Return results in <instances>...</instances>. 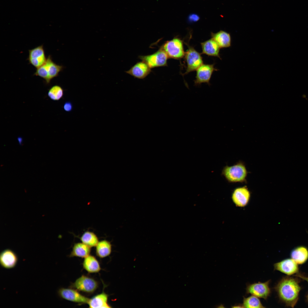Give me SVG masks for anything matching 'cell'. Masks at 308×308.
<instances>
[{"label":"cell","instance_id":"obj_28","mask_svg":"<svg viewBox=\"0 0 308 308\" xmlns=\"http://www.w3.org/2000/svg\"><path fill=\"white\" fill-rule=\"evenodd\" d=\"M189 20L191 22H196L199 19V17L198 15L196 14H191L190 15L189 17Z\"/></svg>","mask_w":308,"mask_h":308},{"label":"cell","instance_id":"obj_7","mask_svg":"<svg viewBox=\"0 0 308 308\" xmlns=\"http://www.w3.org/2000/svg\"><path fill=\"white\" fill-rule=\"evenodd\" d=\"M139 58L146 63L151 68L167 66L169 58L165 51L161 47L154 53L145 56H139Z\"/></svg>","mask_w":308,"mask_h":308},{"label":"cell","instance_id":"obj_15","mask_svg":"<svg viewBox=\"0 0 308 308\" xmlns=\"http://www.w3.org/2000/svg\"><path fill=\"white\" fill-rule=\"evenodd\" d=\"M18 261L16 254L12 250L7 249L3 251L0 254V263L1 266L6 269L15 267Z\"/></svg>","mask_w":308,"mask_h":308},{"label":"cell","instance_id":"obj_26","mask_svg":"<svg viewBox=\"0 0 308 308\" xmlns=\"http://www.w3.org/2000/svg\"><path fill=\"white\" fill-rule=\"evenodd\" d=\"M295 277H297L302 279L303 280L306 281L308 284V275H305L303 273L299 272L298 273L293 275ZM305 301L308 304V291L305 296Z\"/></svg>","mask_w":308,"mask_h":308},{"label":"cell","instance_id":"obj_6","mask_svg":"<svg viewBox=\"0 0 308 308\" xmlns=\"http://www.w3.org/2000/svg\"><path fill=\"white\" fill-rule=\"evenodd\" d=\"M98 287L97 281L91 277L82 275L77 278L70 286L71 288L78 291L87 293L94 292Z\"/></svg>","mask_w":308,"mask_h":308},{"label":"cell","instance_id":"obj_12","mask_svg":"<svg viewBox=\"0 0 308 308\" xmlns=\"http://www.w3.org/2000/svg\"><path fill=\"white\" fill-rule=\"evenodd\" d=\"M47 59L42 45L29 50L28 58L29 63L37 68L43 65Z\"/></svg>","mask_w":308,"mask_h":308},{"label":"cell","instance_id":"obj_11","mask_svg":"<svg viewBox=\"0 0 308 308\" xmlns=\"http://www.w3.org/2000/svg\"><path fill=\"white\" fill-rule=\"evenodd\" d=\"M274 270L288 276H293L299 273V265L291 258H287L274 264Z\"/></svg>","mask_w":308,"mask_h":308},{"label":"cell","instance_id":"obj_25","mask_svg":"<svg viewBox=\"0 0 308 308\" xmlns=\"http://www.w3.org/2000/svg\"><path fill=\"white\" fill-rule=\"evenodd\" d=\"M64 91L63 89L60 86L55 85L50 88L48 92V95L51 100L58 101L63 97Z\"/></svg>","mask_w":308,"mask_h":308},{"label":"cell","instance_id":"obj_18","mask_svg":"<svg viewBox=\"0 0 308 308\" xmlns=\"http://www.w3.org/2000/svg\"><path fill=\"white\" fill-rule=\"evenodd\" d=\"M108 295L103 291L89 299L87 304L90 308H111L108 302Z\"/></svg>","mask_w":308,"mask_h":308},{"label":"cell","instance_id":"obj_22","mask_svg":"<svg viewBox=\"0 0 308 308\" xmlns=\"http://www.w3.org/2000/svg\"><path fill=\"white\" fill-rule=\"evenodd\" d=\"M96 254L100 258H104L111 254L112 245L109 241L104 240L99 241L96 246Z\"/></svg>","mask_w":308,"mask_h":308},{"label":"cell","instance_id":"obj_16","mask_svg":"<svg viewBox=\"0 0 308 308\" xmlns=\"http://www.w3.org/2000/svg\"><path fill=\"white\" fill-rule=\"evenodd\" d=\"M202 53L210 56H215L221 59L220 54V48L216 42L211 38L200 43Z\"/></svg>","mask_w":308,"mask_h":308},{"label":"cell","instance_id":"obj_17","mask_svg":"<svg viewBox=\"0 0 308 308\" xmlns=\"http://www.w3.org/2000/svg\"><path fill=\"white\" fill-rule=\"evenodd\" d=\"M290 256L299 265H303L308 260V249L303 246H297L291 251Z\"/></svg>","mask_w":308,"mask_h":308},{"label":"cell","instance_id":"obj_9","mask_svg":"<svg viewBox=\"0 0 308 308\" xmlns=\"http://www.w3.org/2000/svg\"><path fill=\"white\" fill-rule=\"evenodd\" d=\"M270 280L264 282L248 284L246 288L247 294H250L258 298L267 300L271 293L269 287Z\"/></svg>","mask_w":308,"mask_h":308},{"label":"cell","instance_id":"obj_20","mask_svg":"<svg viewBox=\"0 0 308 308\" xmlns=\"http://www.w3.org/2000/svg\"><path fill=\"white\" fill-rule=\"evenodd\" d=\"M82 266L84 269L89 273H98L101 270L98 261L95 256L90 254L84 258Z\"/></svg>","mask_w":308,"mask_h":308},{"label":"cell","instance_id":"obj_30","mask_svg":"<svg viewBox=\"0 0 308 308\" xmlns=\"http://www.w3.org/2000/svg\"><path fill=\"white\" fill-rule=\"evenodd\" d=\"M17 139L19 141V144L20 145H21L23 141L22 138L21 137H18Z\"/></svg>","mask_w":308,"mask_h":308},{"label":"cell","instance_id":"obj_21","mask_svg":"<svg viewBox=\"0 0 308 308\" xmlns=\"http://www.w3.org/2000/svg\"><path fill=\"white\" fill-rule=\"evenodd\" d=\"M91 248L82 242L76 243L73 247L69 257L84 258L90 254Z\"/></svg>","mask_w":308,"mask_h":308},{"label":"cell","instance_id":"obj_13","mask_svg":"<svg viewBox=\"0 0 308 308\" xmlns=\"http://www.w3.org/2000/svg\"><path fill=\"white\" fill-rule=\"evenodd\" d=\"M250 196V191L246 186L235 189L232 193L233 201L237 206L243 207L248 202Z\"/></svg>","mask_w":308,"mask_h":308},{"label":"cell","instance_id":"obj_2","mask_svg":"<svg viewBox=\"0 0 308 308\" xmlns=\"http://www.w3.org/2000/svg\"><path fill=\"white\" fill-rule=\"evenodd\" d=\"M248 172L244 163L239 161L234 165L226 166L222 175L230 183H246Z\"/></svg>","mask_w":308,"mask_h":308},{"label":"cell","instance_id":"obj_4","mask_svg":"<svg viewBox=\"0 0 308 308\" xmlns=\"http://www.w3.org/2000/svg\"><path fill=\"white\" fill-rule=\"evenodd\" d=\"M184 42L188 49L185 52L184 57L186 66L185 72L182 74L183 76L196 70L203 64L201 54L196 51L193 46L190 45L189 42Z\"/></svg>","mask_w":308,"mask_h":308},{"label":"cell","instance_id":"obj_23","mask_svg":"<svg viewBox=\"0 0 308 308\" xmlns=\"http://www.w3.org/2000/svg\"><path fill=\"white\" fill-rule=\"evenodd\" d=\"M82 242L91 248L96 246L99 242L97 235L93 232L87 231L80 238Z\"/></svg>","mask_w":308,"mask_h":308},{"label":"cell","instance_id":"obj_8","mask_svg":"<svg viewBox=\"0 0 308 308\" xmlns=\"http://www.w3.org/2000/svg\"><path fill=\"white\" fill-rule=\"evenodd\" d=\"M214 64H202L196 70L195 79L194 80V85L199 86L203 83H206L210 85V80L213 72L218 70L214 67Z\"/></svg>","mask_w":308,"mask_h":308},{"label":"cell","instance_id":"obj_19","mask_svg":"<svg viewBox=\"0 0 308 308\" xmlns=\"http://www.w3.org/2000/svg\"><path fill=\"white\" fill-rule=\"evenodd\" d=\"M211 36L220 48H228L231 45L230 34L225 31L220 30L216 33L211 32Z\"/></svg>","mask_w":308,"mask_h":308},{"label":"cell","instance_id":"obj_29","mask_svg":"<svg viewBox=\"0 0 308 308\" xmlns=\"http://www.w3.org/2000/svg\"><path fill=\"white\" fill-rule=\"evenodd\" d=\"M232 307H234V308H235V307H236V308H237H237H238V307H239H239L240 308H242V307L244 308L243 306V305H242V304H238L237 305H234Z\"/></svg>","mask_w":308,"mask_h":308},{"label":"cell","instance_id":"obj_5","mask_svg":"<svg viewBox=\"0 0 308 308\" xmlns=\"http://www.w3.org/2000/svg\"><path fill=\"white\" fill-rule=\"evenodd\" d=\"M184 40L178 36L165 41L160 47L165 51L169 58L180 60L184 57L185 52Z\"/></svg>","mask_w":308,"mask_h":308},{"label":"cell","instance_id":"obj_27","mask_svg":"<svg viewBox=\"0 0 308 308\" xmlns=\"http://www.w3.org/2000/svg\"><path fill=\"white\" fill-rule=\"evenodd\" d=\"M73 105L72 103L70 101L66 102L63 105L64 110L66 112H70L73 109Z\"/></svg>","mask_w":308,"mask_h":308},{"label":"cell","instance_id":"obj_3","mask_svg":"<svg viewBox=\"0 0 308 308\" xmlns=\"http://www.w3.org/2000/svg\"><path fill=\"white\" fill-rule=\"evenodd\" d=\"M63 66L56 64L52 60L49 55L45 62L37 68L34 75L43 78L46 84H49L51 80L57 76L63 69Z\"/></svg>","mask_w":308,"mask_h":308},{"label":"cell","instance_id":"obj_24","mask_svg":"<svg viewBox=\"0 0 308 308\" xmlns=\"http://www.w3.org/2000/svg\"><path fill=\"white\" fill-rule=\"evenodd\" d=\"M258 297L252 295L247 297H244L242 305L244 308H264Z\"/></svg>","mask_w":308,"mask_h":308},{"label":"cell","instance_id":"obj_1","mask_svg":"<svg viewBox=\"0 0 308 308\" xmlns=\"http://www.w3.org/2000/svg\"><path fill=\"white\" fill-rule=\"evenodd\" d=\"M301 279L295 276L283 277L274 287L280 301L285 307L294 308L299 298L302 287L300 285Z\"/></svg>","mask_w":308,"mask_h":308},{"label":"cell","instance_id":"obj_10","mask_svg":"<svg viewBox=\"0 0 308 308\" xmlns=\"http://www.w3.org/2000/svg\"><path fill=\"white\" fill-rule=\"evenodd\" d=\"M59 296L63 299L81 304H87L90 298L82 295L76 289L70 288H61L58 291Z\"/></svg>","mask_w":308,"mask_h":308},{"label":"cell","instance_id":"obj_14","mask_svg":"<svg viewBox=\"0 0 308 308\" xmlns=\"http://www.w3.org/2000/svg\"><path fill=\"white\" fill-rule=\"evenodd\" d=\"M151 69L146 63L142 61L137 63L125 72L135 78L143 79L149 74Z\"/></svg>","mask_w":308,"mask_h":308}]
</instances>
